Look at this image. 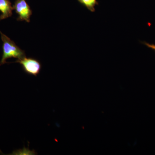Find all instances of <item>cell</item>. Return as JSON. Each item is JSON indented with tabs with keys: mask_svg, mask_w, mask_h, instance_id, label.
Returning <instances> with one entry per match:
<instances>
[{
	"mask_svg": "<svg viewBox=\"0 0 155 155\" xmlns=\"http://www.w3.org/2000/svg\"><path fill=\"white\" fill-rule=\"evenodd\" d=\"M0 33L3 41V55L0 66L7 63L6 61L9 58L20 59L25 57V51L21 49L13 41L1 31Z\"/></svg>",
	"mask_w": 155,
	"mask_h": 155,
	"instance_id": "cell-1",
	"label": "cell"
},
{
	"mask_svg": "<svg viewBox=\"0 0 155 155\" xmlns=\"http://www.w3.org/2000/svg\"><path fill=\"white\" fill-rule=\"evenodd\" d=\"M15 63L20 64L23 71L29 75L37 76L39 74L41 69V63L35 58L25 57L22 59H18Z\"/></svg>",
	"mask_w": 155,
	"mask_h": 155,
	"instance_id": "cell-2",
	"label": "cell"
},
{
	"mask_svg": "<svg viewBox=\"0 0 155 155\" xmlns=\"http://www.w3.org/2000/svg\"><path fill=\"white\" fill-rule=\"evenodd\" d=\"M13 7L16 14L18 15L17 21L30 22L32 11L26 0H16Z\"/></svg>",
	"mask_w": 155,
	"mask_h": 155,
	"instance_id": "cell-3",
	"label": "cell"
},
{
	"mask_svg": "<svg viewBox=\"0 0 155 155\" xmlns=\"http://www.w3.org/2000/svg\"><path fill=\"white\" fill-rule=\"evenodd\" d=\"M13 7L10 0H0V21L11 17L13 15Z\"/></svg>",
	"mask_w": 155,
	"mask_h": 155,
	"instance_id": "cell-4",
	"label": "cell"
},
{
	"mask_svg": "<svg viewBox=\"0 0 155 155\" xmlns=\"http://www.w3.org/2000/svg\"><path fill=\"white\" fill-rule=\"evenodd\" d=\"M81 5L84 6L91 12L95 11L96 6L99 5L97 0H77Z\"/></svg>",
	"mask_w": 155,
	"mask_h": 155,
	"instance_id": "cell-5",
	"label": "cell"
},
{
	"mask_svg": "<svg viewBox=\"0 0 155 155\" xmlns=\"http://www.w3.org/2000/svg\"><path fill=\"white\" fill-rule=\"evenodd\" d=\"M143 43L146 46H147V47L152 49L153 50L155 51V45L151 44L148 43H147L146 42H143Z\"/></svg>",
	"mask_w": 155,
	"mask_h": 155,
	"instance_id": "cell-6",
	"label": "cell"
}]
</instances>
